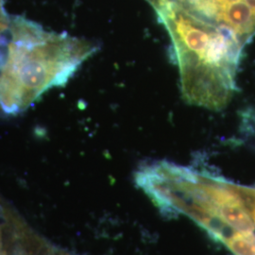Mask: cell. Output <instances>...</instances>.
Here are the masks:
<instances>
[{"mask_svg":"<svg viewBox=\"0 0 255 255\" xmlns=\"http://www.w3.org/2000/svg\"><path fill=\"white\" fill-rule=\"evenodd\" d=\"M171 37L182 94L191 104L223 108L236 89L243 48L233 33L193 16L168 0H146Z\"/></svg>","mask_w":255,"mask_h":255,"instance_id":"obj_1","label":"cell"},{"mask_svg":"<svg viewBox=\"0 0 255 255\" xmlns=\"http://www.w3.org/2000/svg\"><path fill=\"white\" fill-rule=\"evenodd\" d=\"M9 27L7 56L0 66V111L6 115L24 112L44 93L64 85L98 48L21 17Z\"/></svg>","mask_w":255,"mask_h":255,"instance_id":"obj_2","label":"cell"},{"mask_svg":"<svg viewBox=\"0 0 255 255\" xmlns=\"http://www.w3.org/2000/svg\"><path fill=\"white\" fill-rule=\"evenodd\" d=\"M189 14L233 33L244 46L255 35V0H168Z\"/></svg>","mask_w":255,"mask_h":255,"instance_id":"obj_3","label":"cell"},{"mask_svg":"<svg viewBox=\"0 0 255 255\" xmlns=\"http://www.w3.org/2000/svg\"><path fill=\"white\" fill-rule=\"evenodd\" d=\"M216 217L239 233L255 232V222L241 197L216 206Z\"/></svg>","mask_w":255,"mask_h":255,"instance_id":"obj_4","label":"cell"},{"mask_svg":"<svg viewBox=\"0 0 255 255\" xmlns=\"http://www.w3.org/2000/svg\"><path fill=\"white\" fill-rule=\"evenodd\" d=\"M229 249L236 255H255V236L254 233H239L227 239Z\"/></svg>","mask_w":255,"mask_h":255,"instance_id":"obj_5","label":"cell"},{"mask_svg":"<svg viewBox=\"0 0 255 255\" xmlns=\"http://www.w3.org/2000/svg\"><path fill=\"white\" fill-rule=\"evenodd\" d=\"M251 216H252V219L254 220V222H255V207L254 208V210L252 211V214H251Z\"/></svg>","mask_w":255,"mask_h":255,"instance_id":"obj_6","label":"cell"}]
</instances>
